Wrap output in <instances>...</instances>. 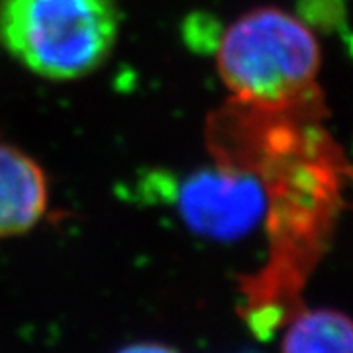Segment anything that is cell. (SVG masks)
<instances>
[{
  "mask_svg": "<svg viewBox=\"0 0 353 353\" xmlns=\"http://www.w3.org/2000/svg\"><path fill=\"white\" fill-rule=\"evenodd\" d=\"M214 61L241 106L301 118L320 108V43L310 26L283 8L257 6L236 18L220 36Z\"/></svg>",
  "mask_w": 353,
  "mask_h": 353,
  "instance_id": "1",
  "label": "cell"
},
{
  "mask_svg": "<svg viewBox=\"0 0 353 353\" xmlns=\"http://www.w3.org/2000/svg\"><path fill=\"white\" fill-rule=\"evenodd\" d=\"M118 36L116 0H0V48L46 81L92 75Z\"/></svg>",
  "mask_w": 353,
  "mask_h": 353,
  "instance_id": "2",
  "label": "cell"
},
{
  "mask_svg": "<svg viewBox=\"0 0 353 353\" xmlns=\"http://www.w3.org/2000/svg\"><path fill=\"white\" fill-rule=\"evenodd\" d=\"M179 210L194 232L210 238H238L267 212V187L255 173L218 169L190 176L183 185Z\"/></svg>",
  "mask_w": 353,
  "mask_h": 353,
  "instance_id": "3",
  "label": "cell"
},
{
  "mask_svg": "<svg viewBox=\"0 0 353 353\" xmlns=\"http://www.w3.org/2000/svg\"><path fill=\"white\" fill-rule=\"evenodd\" d=\"M50 210V181L24 150L0 141V240L24 236Z\"/></svg>",
  "mask_w": 353,
  "mask_h": 353,
  "instance_id": "4",
  "label": "cell"
},
{
  "mask_svg": "<svg viewBox=\"0 0 353 353\" xmlns=\"http://www.w3.org/2000/svg\"><path fill=\"white\" fill-rule=\"evenodd\" d=\"M281 353H353V318L336 308H299L283 326Z\"/></svg>",
  "mask_w": 353,
  "mask_h": 353,
  "instance_id": "5",
  "label": "cell"
},
{
  "mask_svg": "<svg viewBox=\"0 0 353 353\" xmlns=\"http://www.w3.org/2000/svg\"><path fill=\"white\" fill-rule=\"evenodd\" d=\"M116 353H181L175 347L159 343V341H138V343H130L126 347L118 350Z\"/></svg>",
  "mask_w": 353,
  "mask_h": 353,
  "instance_id": "6",
  "label": "cell"
}]
</instances>
